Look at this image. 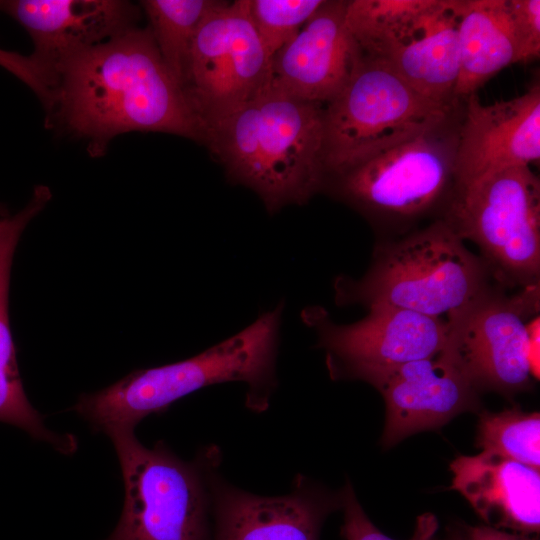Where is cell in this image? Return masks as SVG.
Here are the masks:
<instances>
[{
  "label": "cell",
  "instance_id": "obj_1",
  "mask_svg": "<svg viewBox=\"0 0 540 540\" xmlns=\"http://www.w3.org/2000/svg\"><path fill=\"white\" fill-rule=\"evenodd\" d=\"M48 118L86 140L93 156L128 132L169 133L202 143L204 136L148 27L129 28L67 59L57 72Z\"/></svg>",
  "mask_w": 540,
  "mask_h": 540
},
{
  "label": "cell",
  "instance_id": "obj_2",
  "mask_svg": "<svg viewBox=\"0 0 540 540\" xmlns=\"http://www.w3.org/2000/svg\"><path fill=\"white\" fill-rule=\"evenodd\" d=\"M323 107L267 85L208 129L203 143L229 179L255 191L273 213L305 203L325 183Z\"/></svg>",
  "mask_w": 540,
  "mask_h": 540
},
{
  "label": "cell",
  "instance_id": "obj_3",
  "mask_svg": "<svg viewBox=\"0 0 540 540\" xmlns=\"http://www.w3.org/2000/svg\"><path fill=\"white\" fill-rule=\"evenodd\" d=\"M281 305L251 325L202 353L171 364L138 369L73 406L95 431L110 435L134 431L140 421L165 412L174 402L207 386L247 384L245 405L256 413L268 409L276 388Z\"/></svg>",
  "mask_w": 540,
  "mask_h": 540
},
{
  "label": "cell",
  "instance_id": "obj_4",
  "mask_svg": "<svg viewBox=\"0 0 540 540\" xmlns=\"http://www.w3.org/2000/svg\"><path fill=\"white\" fill-rule=\"evenodd\" d=\"M120 463L125 498L108 540H211V477L221 451L206 446L193 461L163 441L144 446L134 431L109 435Z\"/></svg>",
  "mask_w": 540,
  "mask_h": 540
},
{
  "label": "cell",
  "instance_id": "obj_5",
  "mask_svg": "<svg viewBox=\"0 0 540 540\" xmlns=\"http://www.w3.org/2000/svg\"><path fill=\"white\" fill-rule=\"evenodd\" d=\"M460 101H432L358 50L348 82L323 107L325 180L433 127Z\"/></svg>",
  "mask_w": 540,
  "mask_h": 540
},
{
  "label": "cell",
  "instance_id": "obj_6",
  "mask_svg": "<svg viewBox=\"0 0 540 540\" xmlns=\"http://www.w3.org/2000/svg\"><path fill=\"white\" fill-rule=\"evenodd\" d=\"M347 295L445 321L457 320L485 294L480 261L444 221H438L381 254Z\"/></svg>",
  "mask_w": 540,
  "mask_h": 540
},
{
  "label": "cell",
  "instance_id": "obj_7",
  "mask_svg": "<svg viewBox=\"0 0 540 540\" xmlns=\"http://www.w3.org/2000/svg\"><path fill=\"white\" fill-rule=\"evenodd\" d=\"M463 112L464 99L433 127L326 180H333L338 195L361 211L415 217L454 187Z\"/></svg>",
  "mask_w": 540,
  "mask_h": 540
},
{
  "label": "cell",
  "instance_id": "obj_8",
  "mask_svg": "<svg viewBox=\"0 0 540 540\" xmlns=\"http://www.w3.org/2000/svg\"><path fill=\"white\" fill-rule=\"evenodd\" d=\"M505 274L535 285L540 269V182L530 166L511 167L455 190L446 219Z\"/></svg>",
  "mask_w": 540,
  "mask_h": 540
},
{
  "label": "cell",
  "instance_id": "obj_9",
  "mask_svg": "<svg viewBox=\"0 0 540 540\" xmlns=\"http://www.w3.org/2000/svg\"><path fill=\"white\" fill-rule=\"evenodd\" d=\"M270 62L248 0L219 1L198 29L184 86L204 135L267 86Z\"/></svg>",
  "mask_w": 540,
  "mask_h": 540
},
{
  "label": "cell",
  "instance_id": "obj_10",
  "mask_svg": "<svg viewBox=\"0 0 540 540\" xmlns=\"http://www.w3.org/2000/svg\"><path fill=\"white\" fill-rule=\"evenodd\" d=\"M538 295L536 284L512 298L486 293L449 324L443 352L474 387L515 391L529 385L532 372L526 317L538 308Z\"/></svg>",
  "mask_w": 540,
  "mask_h": 540
},
{
  "label": "cell",
  "instance_id": "obj_11",
  "mask_svg": "<svg viewBox=\"0 0 540 540\" xmlns=\"http://www.w3.org/2000/svg\"><path fill=\"white\" fill-rule=\"evenodd\" d=\"M369 308L364 319L342 326L318 310L302 313L304 321L319 332L333 377L354 378L364 369L426 359L446 349L450 329L445 321L387 304Z\"/></svg>",
  "mask_w": 540,
  "mask_h": 540
},
{
  "label": "cell",
  "instance_id": "obj_12",
  "mask_svg": "<svg viewBox=\"0 0 540 540\" xmlns=\"http://www.w3.org/2000/svg\"><path fill=\"white\" fill-rule=\"evenodd\" d=\"M458 0H428L419 11L359 52L392 70L410 87L441 104L458 100Z\"/></svg>",
  "mask_w": 540,
  "mask_h": 540
},
{
  "label": "cell",
  "instance_id": "obj_13",
  "mask_svg": "<svg viewBox=\"0 0 540 540\" xmlns=\"http://www.w3.org/2000/svg\"><path fill=\"white\" fill-rule=\"evenodd\" d=\"M540 159V85L492 104L476 93L464 99L454 165V190L501 170Z\"/></svg>",
  "mask_w": 540,
  "mask_h": 540
},
{
  "label": "cell",
  "instance_id": "obj_14",
  "mask_svg": "<svg viewBox=\"0 0 540 540\" xmlns=\"http://www.w3.org/2000/svg\"><path fill=\"white\" fill-rule=\"evenodd\" d=\"M354 378L372 384L384 398L385 446L439 427L476 405L474 386L444 352L400 365L364 369Z\"/></svg>",
  "mask_w": 540,
  "mask_h": 540
},
{
  "label": "cell",
  "instance_id": "obj_15",
  "mask_svg": "<svg viewBox=\"0 0 540 540\" xmlns=\"http://www.w3.org/2000/svg\"><path fill=\"white\" fill-rule=\"evenodd\" d=\"M211 495V540H319L327 516L341 508L340 494H328L302 474L289 493L261 496L231 485L218 469Z\"/></svg>",
  "mask_w": 540,
  "mask_h": 540
},
{
  "label": "cell",
  "instance_id": "obj_16",
  "mask_svg": "<svg viewBox=\"0 0 540 540\" xmlns=\"http://www.w3.org/2000/svg\"><path fill=\"white\" fill-rule=\"evenodd\" d=\"M346 2L324 0L272 57L269 87L323 106L338 95L348 82L358 55L345 25Z\"/></svg>",
  "mask_w": 540,
  "mask_h": 540
},
{
  "label": "cell",
  "instance_id": "obj_17",
  "mask_svg": "<svg viewBox=\"0 0 540 540\" xmlns=\"http://www.w3.org/2000/svg\"><path fill=\"white\" fill-rule=\"evenodd\" d=\"M0 12L30 35L31 56L55 83L71 56L135 27L138 8L119 0H0Z\"/></svg>",
  "mask_w": 540,
  "mask_h": 540
},
{
  "label": "cell",
  "instance_id": "obj_18",
  "mask_svg": "<svg viewBox=\"0 0 540 540\" xmlns=\"http://www.w3.org/2000/svg\"><path fill=\"white\" fill-rule=\"evenodd\" d=\"M450 469L451 488L462 494L487 526L539 533V469L485 451L459 456Z\"/></svg>",
  "mask_w": 540,
  "mask_h": 540
},
{
  "label": "cell",
  "instance_id": "obj_19",
  "mask_svg": "<svg viewBox=\"0 0 540 540\" xmlns=\"http://www.w3.org/2000/svg\"><path fill=\"white\" fill-rule=\"evenodd\" d=\"M50 199L48 187L37 186L28 204L14 216L4 217L0 223V422L22 429L63 455H72L78 447L76 437L47 428L42 415L24 392L8 316L10 274L16 246L27 224Z\"/></svg>",
  "mask_w": 540,
  "mask_h": 540
},
{
  "label": "cell",
  "instance_id": "obj_20",
  "mask_svg": "<svg viewBox=\"0 0 540 540\" xmlns=\"http://www.w3.org/2000/svg\"><path fill=\"white\" fill-rule=\"evenodd\" d=\"M459 75L456 99L476 93L503 68L518 62L508 0H458Z\"/></svg>",
  "mask_w": 540,
  "mask_h": 540
},
{
  "label": "cell",
  "instance_id": "obj_21",
  "mask_svg": "<svg viewBox=\"0 0 540 540\" xmlns=\"http://www.w3.org/2000/svg\"><path fill=\"white\" fill-rule=\"evenodd\" d=\"M217 0H144L140 2L149 20L159 54L173 78L184 89L198 29Z\"/></svg>",
  "mask_w": 540,
  "mask_h": 540
},
{
  "label": "cell",
  "instance_id": "obj_22",
  "mask_svg": "<svg viewBox=\"0 0 540 540\" xmlns=\"http://www.w3.org/2000/svg\"><path fill=\"white\" fill-rule=\"evenodd\" d=\"M540 415L517 409L498 413L485 411L478 424L477 444L533 468L540 467Z\"/></svg>",
  "mask_w": 540,
  "mask_h": 540
},
{
  "label": "cell",
  "instance_id": "obj_23",
  "mask_svg": "<svg viewBox=\"0 0 540 540\" xmlns=\"http://www.w3.org/2000/svg\"><path fill=\"white\" fill-rule=\"evenodd\" d=\"M324 0H248L254 28L270 60L313 16Z\"/></svg>",
  "mask_w": 540,
  "mask_h": 540
},
{
  "label": "cell",
  "instance_id": "obj_24",
  "mask_svg": "<svg viewBox=\"0 0 540 540\" xmlns=\"http://www.w3.org/2000/svg\"><path fill=\"white\" fill-rule=\"evenodd\" d=\"M343 510L341 536L344 540H395L381 532L368 518L355 492L347 482L340 493ZM439 530L436 516L430 512L418 516L412 536L408 540H435Z\"/></svg>",
  "mask_w": 540,
  "mask_h": 540
},
{
  "label": "cell",
  "instance_id": "obj_25",
  "mask_svg": "<svg viewBox=\"0 0 540 540\" xmlns=\"http://www.w3.org/2000/svg\"><path fill=\"white\" fill-rule=\"evenodd\" d=\"M518 48V62L538 58L540 53V1L508 0Z\"/></svg>",
  "mask_w": 540,
  "mask_h": 540
},
{
  "label": "cell",
  "instance_id": "obj_26",
  "mask_svg": "<svg viewBox=\"0 0 540 540\" xmlns=\"http://www.w3.org/2000/svg\"><path fill=\"white\" fill-rule=\"evenodd\" d=\"M0 66L25 83L40 99L46 111L54 100L55 84L49 73L31 56L0 48Z\"/></svg>",
  "mask_w": 540,
  "mask_h": 540
},
{
  "label": "cell",
  "instance_id": "obj_27",
  "mask_svg": "<svg viewBox=\"0 0 540 540\" xmlns=\"http://www.w3.org/2000/svg\"><path fill=\"white\" fill-rule=\"evenodd\" d=\"M464 535L466 540H535L530 535L499 530L487 525L469 526Z\"/></svg>",
  "mask_w": 540,
  "mask_h": 540
},
{
  "label": "cell",
  "instance_id": "obj_28",
  "mask_svg": "<svg viewBox=\"0 0 540 540\" xmlns=\"http://www.w3.org/2000/svg\"><path fill=\"white\" fill-rule=\"evenodd\" d=\"M435 540H466L465 535L461 534L460 532L454 531L449 534H447L444 538L439 539L435 538Z\"/></svg>",
  "mask_w": 540,
  "mask_h": 540
},
{
  "label": "cell",
  "instance_id": "obj_29",
  "mask_svg": "<svg viewBox=\"0 0 540 540\" xmlns=\"http://www.w3.org/2000/svg\"><path fill=\"white\" fill-rule=\"evenodd\" d=\"M0 215H2V216H6V215H7L6 210H5L4 207L1 206V205H0Z\"/></svg>",
  "mask_w": 540,
  "mask_h": 540
},
{
  "label": "cell",
  "instance_id": "obj_30",
  "mask_svg": "<svg viewBox=\"0 0 540 540\" xmlns=\"http://www.w3.org/2000/svg\"><path fill=\"white\" fill-rule=\"evenodd\" d=\"M1 220H2V219H0V223H1Z\"/></svg>",
  "mask_w": 540,
  "mask_h": 540
}]
</instances>
